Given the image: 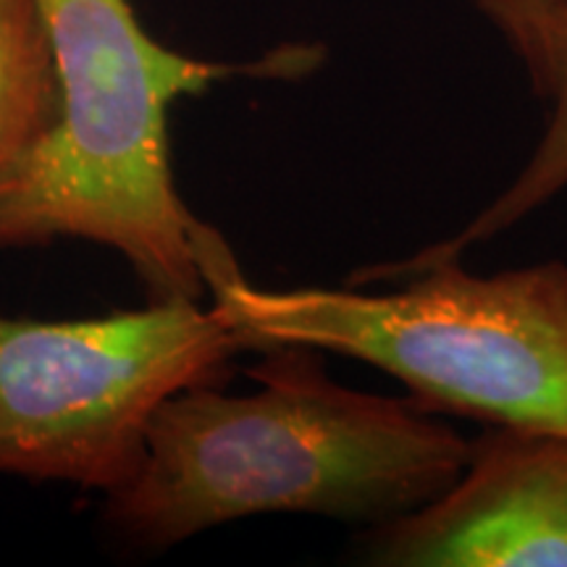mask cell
<instances>
[{"label":"cell","mask_w":567,"mask_h":567,"mask_svg":"<svg viewBox=\"0 0 567 567\" xmlns=\"http://www.w3.org/2000/svg\"><path fill=\"white\" fill-rule=\"evenodd\" d=\"M250 379L252 394L205 384L163 402L140 473L109 494L111 523L151 547L276 513L381 526L444 494L471 460L473 444L421 402L339 386L310 347H271Z\"/></svg>","instance_id":"1"},{"label":"cell","mask_w":567,"mask_h":567,"mask_svg":"<svg viewBox=\"0 0 567 567\" xmlns=\"http://www.w3.org/2000/svg\"><path fill=\"white\" fill-rule=\"evenodd\" d=\"M61 84V122L0 189V247L87 239L124 255L151 300H200L203 221L176 193L168 111L231 76L292 80L323 61L284 45L252 63L161 45L132 0H38Z\"/></svg>","instance_id":"2"},{"label":"cell","mask_w":567,"mask_h":567,"mask_svg":"<svg viewBox=\"0 0 567 567\" xmlns=\"http://www.w3.org/2000/svg\"><path fill=\"white\" fill-rule=\"evenodd\" d=\"M197 258L243 350L339 352L394 375L425 410L567 436V264L476 276L450 260L368 295L255 287L213 226Z\"/></svg>","instance_id":"3"},{"label":"cell","mask_w":567,"mask_h":567,"mask_svg":"<svg viewBox=\"0 0 567 567\" xmlns=\"http://www.w3.org/2000/svg\"><path fill=\"white\" fill-rule=\"evenodd\" d=\"M243 344L197 300L82 321L0 316V473L116 494L174 394L224 379Z\"/></svg>","instance_id":"4"},{"label":"cell","mask_w":567,"mask_h":567,"mask_svg":"<svg viewBox=\"0 0 567 567\" xmlns=\"http://www.w3.org/2000/svg\"><path fill=\"white\" fill-rule=\"evenodd\" d=\"M375 565L567 567V436L507 429L473 444L460 478L375 528Z\"/></svg>","instance_id":"5"},{"label":"cell","mask_w":567,"mask_h":567,"mask_svg":"<svg viewBox=\"0 0 567 567\" xmlns=\"http://www.w3.org/2000/svg\"><path fill=\"white\" fill-rule=\"evenodd\" d=\"M523 61L536 95L549 105L547 130L515 182L446 243L429 245L402 264L368 266L363 281L405 279L423 268L460 260L467 247L515 226L567 187V0H473Z\"/></svg>","instance_id":"6"},{"label":"cell","mask_w":567,"mask_h":567,"mask_svg":"<svg viewBox=\"0 0 567 567\" xmlns=\"http://www.w3.org/2000/svg\"><path fill=\"white\" fill-rule=\"evenodd\" d=\"M61 122V84L38 0H0V189Z\"/></svg>","instance_id":"7"}]
</instances>
